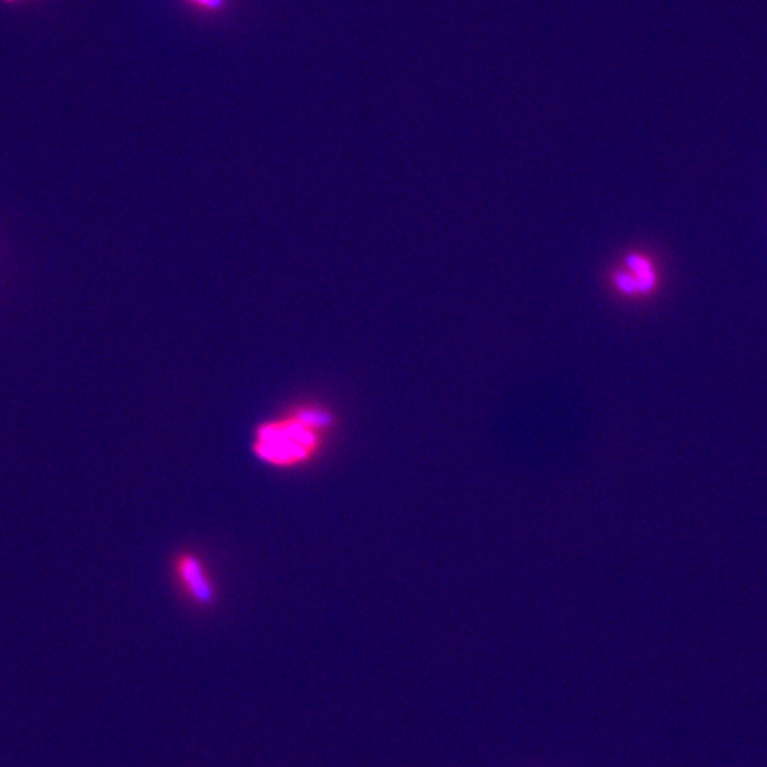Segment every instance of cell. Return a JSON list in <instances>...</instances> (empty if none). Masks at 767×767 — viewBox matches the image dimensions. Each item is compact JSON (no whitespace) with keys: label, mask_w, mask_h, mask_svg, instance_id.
Segmentation results:
<instances>
[{"label":"cell","mask_w":767,"mask_h":767,"mask_svg":"<svg viewBox=\"0 0 767 767\" xmlns=\"http://www.w3.org/2000/svg\"><path fill=\"white\" fill-rule=\"evenodd\" d=\"M338 420L333 409L318 402H301L254 427V459L276 471H297L317 462Z\"/></svg>","instance_id":"1"},{"label":"cell","mask_w":767,"mask_h":767,"mask_svg":"<svg viewBox=\"0 0 767 767\" xmlns=\"http://www.w3.org/2000/svg\"><path fill=\"white\" fill-rule=\"evenodd\" d=\"M627 269L631 272V276L636 281L638 286V292L640 295L650 293L656 286V272H654V265L649 258H645L643 254H631L627 258Z\"/></svg>","instance_id":"3"},{"label":"cell","mask_w":767,"mask_h":767,"mask_svg":"<svg viewBox=\"0 0 767 767\" xmlns=\"http://www.w3.org/2000/svg\"><path fill=\"white\" fill-rule=\"evenodd\" d=\"M201 8L217 9L222 4V0H194Z\"/></svg>","instance_id":"5"},{"label":"cell","mask_w":767,"mask_h":767,"mask_svg":"<svg viewBox=\"0 0 767 767\" xmlns=\"http://www.w3.org/2000/svg\"><path fill=\"white\" fill-rule=\"evenodd\" d=\"M174 574L182 586L183 594L198 606H212L217 597L214 579L210 578L205 563L198 554L182 553L174 560Z\"/></svg>","instance_id":"2"},{"label":"cell","mask_w":767,"mask_h":767,"mask_svg":"<svg viewBox=\"0 0 767 767\" xmlns=\"http://www.w3.org/2000/svg\"><path fill=\"white\" fill-rule=\"evenodd\" d=\"M615 285H617L625 295H638V293H640L638 292L636 281H634V277L631 276L629 270H627V272H618L617 276H615Z\"/></svg>","instance_id":"4"}]
</instances>
